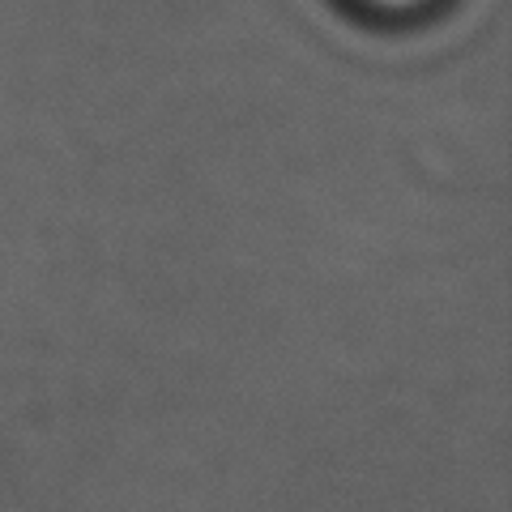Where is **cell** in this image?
<instances>
[{"label": "cell", "instance_id": "6da1fadb", "mask_svg": "<svg viewBox=\"0 0 512 512\" xmlns=\"http://www.w3.org/2000/svg\"><path fill=\"white\" fill-rule=\"evenodd\" d=\"M376 5H389V9H406V5H423V0H376Z\"/></svg>", "mask_w": 512, "mask_h": 512}]
</instances>
